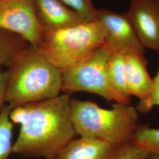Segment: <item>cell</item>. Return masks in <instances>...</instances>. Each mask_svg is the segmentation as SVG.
Listing matches in <instances>:
<instances>
[{"instance_id": "cell-1", "label": "cell", "mask_w": 159, "mask_h": 159, "mask_svg": "<svg viewBox=\"0 0 159 159\" xmlns=\"http://www.w3.org/2000/svg\"><path fill=\"white\" fill-rule=\"evenodd\" d=\"M10 119L20 125L12 153L25 157L50 159L77 136L66 94L13 108Z\"/></svg>"}, {"instance_id": "cell-2", "label": "cell", "mask_w": 159, "mask_h": 159, "mask_svg": "<svg viewBox=\"0 0 159 159\" xmlns=\"http://www.w3.org/2000/svg\"><path fill=\"white\" fill-rule=\"evenodd\" d=\"M6 102L11 108L52 98L62 90V72L29 45L7 70Z\"/></svg>"}, {"instance_id": "cell-3", "label": "cell", "mask_w": 159, "mask_h": 159, "mask_svg": "<svg viewBox=\"0 0 159 159\" xmlns=\"http://www.w3.org/2000/svg\"><path fill=\"white\" fill-rule=\"evenodd\" d=\"M77 135L119 145L130 143L139 125V112L130 104L115 102L111 109L89 100L70 98Z\"/></svg>"}, {"instance_id": "cell-4", "label": "cell", "mask_w": 159, "mask_h": 159, "mask_svg": "<svg viewBox=\"0 0 159 159\" xmlns=\"http://www.w3.org/2000/svg\"><path fill=\"white\" fill-rule=\"evenodd\" d=\"M105 41L104 26L96 19L66 29L44 30L37 49L63 72L89 58Z\"/></svg>"}, {"instance_id": "cell-5", "label": "cell", "mask_w": 159, "mask_h": 159, "mask_svg": "<svg viewBox=\"0 0 159 159\" xmlns=\"http://www.w3.org/2000/svg\"><path fill=\"white\" fill-rule=\"evenodd\" d=\"M111 51L105 44L89 58L62 72V90L70 94L79 91L95 94L108 101L130 104L131 97L116 90L108 74V62Z\"/></svg>"}, {"instance_id": "cell-6", "label": "cell", "mask_w": 159, "mask_h": 159, "mask_svg": "<svg viewBox=\"0 0 159 159\" xmlns=\"http://www.w3.org/2000/svg\"><path fill=\"white\" fill-rule=\"evenodd\" d=\"M0 29L17 34L37 48L44 30L37 17L34 0H0Z\"/></svg>"}, {"instance_id": "cell-7", "label": "cell", "mask_w": 159, "mask_h": 159, "mask_svg": "<svg viewBox=\"0 0 159 159\" xmlns=\"http://www.w3.org/2000/svg\"><path fill=\"white\" fill-rule=\"evenodd\" d=\"M96 19L102 23L106 33L105 45L111 52H144L127 13L105 8L97 10Z\"/></svg>"}, {"instance_id": "cell-8", "label": "cell", "mask_w": 159, "mask_h": 159, "mask_svg": "<svg viewBox=\"0 0 159 159\" xmlns=\"http://www.w3.org/2000/svg\"><path fill=\"white\" fill-rule=\"evenodd\" d=\"M127 12L144 48L159 51V0H129Z\"/></svg>"}, {"instance_id": "cell-9", "label": "cell", "mask_w": 159, "mask_h": 159, "mask_svg": "<svg viewBox=\"0 0 159 159\" xmlns=\"http://www.w3.org/2000/svg\"><path fill=\"white\" fill-rule=\"evenodd\" d=\"M37 17L44 30H56L84 22L61 0H34Z\"/></svg>"}, {"instance_id": "cell-10", "label": "cell", "mask_w": 159, "mask_h": 159, "mask_svg": "<svg viewBox=\"0 0 159 159\" xmlns=\"http://www.w3.org/2000/svg\"><path fill=\"white\" fill-rule=\"evenodd\" d=\"M148 60L144 52H129L125 54V67L128 91L133 96L143 100L150 93L153 79L148 73Z\"/></svg>"}, {"instance_id": "cell-11", "label": "cell", "mask_w": 159, "mask_h": 159, "mask_svg": "<svg viewBox=\"0 0 159 159\" xmlns=\"http://www.w3.org/2000/svg\"><path fill=\"white\" fill-rule=\"evenodd\" d=\"M116 146L100 139L79 137L50 159H108Z\"/></svg>"}, {"instance_id": "cell-12", "label": "cell", "mask_w": 159, "mask_h": 159, "mask_svg": "<svg viewBox=\"0 0 159 159\" xmlns=\"http://www.w3.org/2000/svg\"><path fill=\"white\" fill-rule=\"evenodd\" d=\"M29 45L17 34L0 29V67H10Z\"/></svg>"}, {"instance_id": "cell-13", "label": "cell", "mask_w": 159, "mask_h": 159, "mask_svg": "<svg viewBox=\"0 0 159 159\" xmlns=\"http://www.w3.org/2000/svg\"><path fill=\"white\" fill-rule=\"evenodd\" d=\"M108 74L110 83L116 90L125 96L131 97L126 81L124 53L111 52L108 59Z\"/></svg>"}, {"instance_id": "cell-14", "label": "cell", "mask_w": 159, "mask_h": 159, "mask_svg": "<svg viewBox=\"0 0 159 159\" xmlns=\"http://www.w3.org/2000/svg\"><path fill=\"white\" fill-rule=\"evenodd\" d=\"M130 143L149 153L159 152V128L155 129L148 125L139 124Z\"/></svg>"}, {"instance_id": "cell-15", "label": "cell", "mask_w": 159, "mask_h": 159, "mask_svg": "<svg viewBox=\"0 0 159 159\" xmlns=\"http://www.w3.org/2000/svg\"><path fill=\"white\" fill-rule=\"evenodd\" d=\"M11 110L6 104L0 114V159H8L12 153L13 123L10 119Z\"/></svg>"}, {"instance_id": "cell-16", "label": "cell", "mask_w": 159, "mask_h": 159, "mask_svg": "<svg viewBox=\"0 0 159 159\" xmlns=\"http://www.w3.org/2000/svg\"><path fill=\"white\" fill-rule=\"evenodd\" d=\"M149 153L128 143L116 145L108 159H146Z\"/></svg>"}, {"instance_id": "cell-17", "label": "cell", "mask_w": 159, "mask_h": 159, "mask_svg": "<svg viewBox=\"0 0 159 159\" xmlns=\"http://www.w3.org/2000/svg\"><path fill=\"white\" fill-rule=\"evenodd\" d=\"M65 4L77 12L84 21L96 20V9L92 0H61Z\"/></svg>"}, {"instance_id": "cell-18", "label": "cell", "mask_w": 159, "mask_h": 159, "mask_svg": "<svg viewBox=\"0 0 159 159\" xmlns=\"http://www.w3.org/2000/svg\"><path fill=\"white\" fill-rule=\"evenodd\" d=\"M157 53L159 60V51ZM154 106H159V63L157 73L153 79L152 90L145 98L139 100L136 107L139 113L145 114L151 111Z\"/></svg>"}, {"instance_id": "cell-19", "label": "cell", "mask_w": 159, "mask_h": 159, "mask_svg": "<svg viewBox=\"0 0 159 159\" xmlns=\"http://www.w3.org/2000/svg\"><path fill=\"white\" fill-rule=\"evenodd\" d=\"M7 77V70L0 67V114L7 104L6 102Z\"/></svg>"}, {"instance_id": "cell-20", "label": "cell", "mask_w": 159, "mask_h": 159, "mask_svg": "<svg viewBox=\"0 0 159 159\" xmlns=\"http://www.w3.org/2000/svg\"><path fill=\"white\" fill-rule=\"evenodd\" d=\"M146 159H159V152L150 153Z\"/></svg>"}]
</instances>
